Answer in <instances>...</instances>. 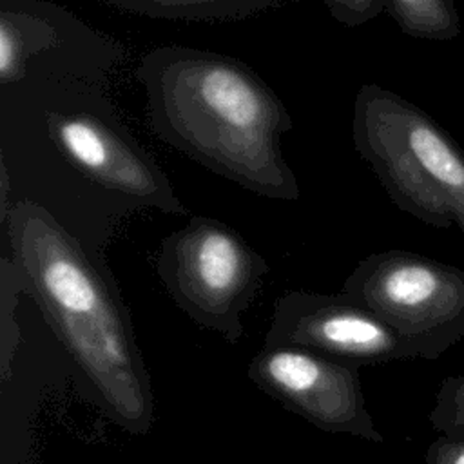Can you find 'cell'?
I'll return each mask as SVG.
<instances>
[{"label":"cell","mask_w":464,"mask_h":464,"mask_svg":"<svg viewBox=\"0 0 464 464\" xmlns=\"http://www.w3.org/2000/svg\"><path fill=\"white\" fill-rule=\"evenodd\" d=\"M154 130L170 145L237 185L274 199H297L283 158L290 114L245 63L225 54L161 47L140 67Z\"/></svg>","instance_id":"1"},{"label":"cell","mask_w":464,"mask_h":464,"mask_svg":"<svg viewBox=\"0 0 464 464\" xmlns=\"http://www.w3.org/2000/svg\"><path fill=\"white\" fill-rule=\"evenodd\" d=\"M14 268L111 417L143 435L154 420L149 372L129 314L102 270L33 201L7 214Z\"/></svg>","instance_id":"2"},{"label":"cell","mask_w":464,"mask_h":464,"mask_svg":"<svg viewBox=\"0 0 464 464\" xmlns=\"http://www.w3.org/2000/svg\"><path fill=\"white\" fill-rule=\"evenodd\" d=\"M353 145L392 201L435 228L464 236V152L420 107L377 83L353 102Z\"/></svg>","instance_id":"3"},{"label":"cell","mask_w":464,"mask_h":464,"mask_svg":"<svg viewBox=\"0 0 464 464\" xmlns=\"http://www.w3.org/2000/svg\"><path fill=\"white\" fill-rule=\"evenodd\" d=\"M156 268L174 303L194 323L228 341L243 335L241 315L268 270L237 230L212 218H192L169 234Z\"/></svg>","instance_id":"4"},{"label":"cell","mask_w":464,"mask_h":464,"mask_svg":"<svg viewBox=\"0 0 464 464\" xmlns=\"http://www.w3.org/2000/svg\"><path fill=\"white\" fill-rule=\"evenodd\" d=\"M343 292L392 326L419 359L435 361L464 337V270L408 252L357 263Z\"/></svg>","instance_id":"5"},{"label":"cell","mask_w":464,"mask_h":464,"mask_svg":"<svg viewBox=\"0 0 464 464\" xmlns=\"http://www.w3.org/2000/svg\"><path fill=\"white\" fill-rule=\"evenodd\" d=\"M246 375L266 395L323 431L384 440L368 411L359 366L304 348L263 344Z\"/></svg>","instance_id":"6"},{"label":"cell","mask_w":464,"mask_h":464,"mask_svg":"<svg viewBox=\"0 0 464 464\" xmlns=\"http://www.w3.org/2000/svg\"><path fill=\"white\" fill-rule=\"evenodd\" d=\"M265 344L304 348L359 368L419 359L392 326L344 292L285 294L274 306Z\"/></svg>","instance_id":"7"},{"label":"cell","mask_w":464,"mask_h":464,"mask_svg":"<svg viewBox=\"0 0 464 464\" xmlns=\"http://www.w3.org/2000/svg\"><path fill=\"white\" fill-rule=\"evenodd\" d=\"M49 134L62 154L89 179L165 212H183L161 170L111 125L87 112L49 118Z\"/></svg>","instance_id":"8"},{"label":"cell","mask_w":464,"mask_h":464,"mask_svg":"<svg viewBox=\"0 0 464 464\" xmlns=\"http://www.w3.org/2000/svg\"><path fill=\"white\" fill-rule=\"evenodd\" d=\"M384 11L411 38L450 42L462 34L455 0H384Z\"/></svg>","instance_id":"9"},{"label":"cell","mask_w":464,"mask_h":464,"mask_svg":"<svg viewBox=\"0 0 464 464\" xmlns=\"http://www.w3.org/2000/svg\"><path fill=\"white\" fill-rule=\"evenodd\" d=\"M428 419L437 433H464V373L440 382Z\"/></svg>","instance_id":"10"},{"label":"cell","mask_w":464,"mask_h":464,"mask_svg":"<svg viewBox=\"0 0 464 464\" xmlns=\"http://www.w3.org/2000/svg\"><path fill=\"white\" fill-rule=\"evenodd\" d=\"M25 56V33L14 16L7 13L0 18V78L4 83L14 82L22 74Z\"/></svg>","instance_id":"11"},{"label":"cell","mask_w":464,"mask_h":464,"mask_svg":"<svg viewBox=\"0 0 464 464\" xmlns=\"http://www.w3.org/2000/svg\"><path fill=\"white\" fill-rule=\"evenodd\" d=\"M330 14L343 25H362L384 11V0H324Z\"/></svg>","instance_id":"12"},{"label":"cell","mask_w":464,"mask_h":464,"mask_svg":"<svg viewBox=\"0 0 464 464\" xmlns=\"http://www.w3.org/2000/svg\"><path fill=\"white\" fill-rule=\"evenodd\" d=\"M426 464H464V433H439L426 448Z\"/></svg>","instance_id":"13"},{"label":"cell","mask_w":464,"mask_h":464,"mask_svg":"<svg viewBox=\"0 0 464 464\" xmlns=\"http://www.w3.org/2000/svg\"><path fill=\"white\" fill-rule=\"evenodd\" d=\"M154 2L169 7H203V5L218 4V0H154Z\"/></svg>","instance_id":"14"}]
</instances>
